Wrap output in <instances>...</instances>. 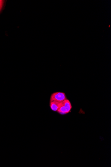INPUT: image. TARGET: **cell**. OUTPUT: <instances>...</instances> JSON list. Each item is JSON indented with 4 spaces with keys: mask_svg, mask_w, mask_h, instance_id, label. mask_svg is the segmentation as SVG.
<instances>
[{
    "mask_svg": "<svg viewBox=\"0 0 111 167\" xmlns=\"http://www.w3.org/2000/svg\"><path fill=\"white\" fill-rule=\"evenodd\" d=\"M66 99L65 94L62 92H56L53 93L50 97V102L56 101L62 102Z\"/></svg>",
    "mask_w": 111,
    "mask_h": 167,
    "instance_id": "obj_1",
    "label": "cell"
},
{
    "mask_svg": "<svg viewBox=\"0 0 111 167\" xmlns=\"http://www.w3.org/2000/svg\"><path fill=\"white\" fill-rule=\"evenodd\" d=\"M62 102L56 101L50 102V107L53 111H57L60 106H61Z\"/></svg>",
    "mask_w": 111,
    "mask_h": 167,
    "instance_id": "obj_2",
    "label": "cell"
},
{
    "mask_svg": "<svg viewBox=\"0 0 111 167\" xmlns=\"http://www.w3.org/2000/svg\"><path fill=\"white\" fill-rule=\"evenodd\" d=\"M61 102L62 105L64 106L66 110H67L68 113L70 112L72 109V106L69 101L67 99H66Z\"/></svg>",
    "mask_w": 111,
    "mask_h": 167,
    "instance_id": "obj_3",
    "label": "cell"
},
{
    "mask_svg": "<svg viewBox=\"0 0 111 167\" xmlns=\"http://www.w3.org/2000/svg\"><path fill=\"white\" fill-rule=\"evenodd\" d=\"M57 112L62 115H64L68 113L67 110H66L65 107L62 104Z\"/></svg>",
    "mask_w": 111,
    "mask_h": 167,
    "instance_id": "obj_4",
    "label": "cell"
},
{
    "mask_svg": "<svg viewBox=\"0 0 111 167\" xmlns=\"http://www.w3.org/2000/svg\"><path fill=\"white\" fill-rule=\"evenodd\" d=\"M5 1H2V0H0V12L2 10V9L4 5Z\"/></svg>",
    "mask_w": 111,
    "mask_h": 167,
    "instance_id": "obj_5",
    "label": "cell"
}]
</instances>
